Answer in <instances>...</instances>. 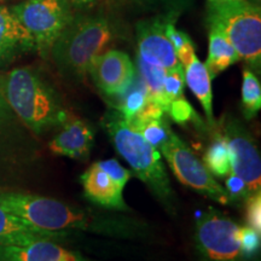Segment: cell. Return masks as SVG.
Instances as JSON below:
<instances>
[{
	"mask_svg": "<svg viewBox=\"0 0 261 261\" xmlns=\"http://www.w3.org/2000/svg\"><path fill=\"white\" fill-rule=\"evenodd\" d=\"M0 207L47 231H86L119 238H137L149 233L148 224L136 218L85 210L31 192L0 188Z\"/></svg>",
	"mask_w": 261,
	"mask_h": 261,
	"instance_id": "obj_1",
	"label": "cell"
},
{
	"mask_svg": "<svg viewBox=\"0 0 261 261\" xmlns=\"http://www.w3.org/2000/svg\"><path fill=\"white\" fill-rule=\"evenodd\" d=\"M0 91L19 121L35 135L63 126L71 117L57 91L34 68L0 75Z\"/></svg>",
	"mask_w": 261,
	"mask_h": 261,
	"instance_id": "obj_2",
	"label": "cell"
},
{
	"mask_svg": "<svg viewBox=\"0 0 261 261\" xmlns=\"http://www.w3.org/2000/svg\"><path fill=\"white\" fill-rule=\"evenodd\" d=\"M103 126L115 150L128 163L133 174L151 190L168 212L175 211L173 192L167 171L159 149L149 144L117 109L109 110L103 117Z\"/></svg>",
	"mask_w": 261,
	"mask_h": 261,
	"instance_id": "obj_3",
	"label": "cell"
},
{
	"mask_svg": "<svg viewBox=\"0 0 261 261\" xmlns=\"http://www.w3.org/2000/svg\"><path fill=\"white\" fill-rule=\"evenodd\" d=\"M112 39V25L103 14H77L55 41L48 56L63 76L80 81Z\"/></svg>",
	"mask_w": 261,
	"mask_h": 261,
	"instance_id": "obj_4",
	"label": "cell"
},
{
	"mask_svg": "<svg viewBox=\"0 0 261 261\" xmlns=\"http://www.w3.org/2000/svg\"><path fill=\"white\" fill-rule=\"evenodd\" d=\"M207 23L210 28H215L223 33L250 70L260 73V5L248 0L208 4Z\"/></svg>",
	"mask_w": 261,
	"mask_h": 261,
	"instance_id": "obj_5",
	"label": "cell"
},
{
	"mask_svg": "<svg viewBox=\"0 0 261 261\" xmlns=\"http://www.w3.org/2000/svg\"><path fill=\"white\" fill-rule=\"evenodd\" d=\"M31 37L34 51L48 57L55 41L73 18L68 0H25L10 9Z\"/></svg>",
	"mask_w": 261,
	"mask_h": 261,
	"instance_id": "obj_6",
	"label": "cell"
},
{
	"mask_svg": "<svg viewBox=\"0 0 261 261\" xmlns=\"http://www.w3.org/2000/svg\"><path fill=\"white\" fill-rule=\"evenodd\" d=\"M238 227L224 213L208 208L196 221V261H253L240 246Z\"/></svg>",
	"mask_w": 261,
	"mask_h": 261,
	"instance_id": "obj_7",
	"label": "cell"
},
{
	"mask_svg": "<svg viewBox=\"0 0 261 261\" xmlns=\"http://www.w3.org/2000/svg\"><path fill=\"white\" fill-rule=\"evenodd\" d=\"M174 175L187 187L201 192L220 204H230L228 195L218 182L204 163L198 160L192 150L174 132L171 133L159 149Z\"/></svg>",
	"mask_w": 261,
	"mask_h": 261,
	"instance_id": "obj_8",
	"label": "cell"
},
{
	"mask_svg": "<svg viewBox=\"0 0 261 261\" xmlns=\"http://www.w3.org/2000/svg\"><path fill=\"white\" fill-rule=\"evenodd\" d=\"M221 135L230 150L231 172L246 184L249 196L261 190V160L255 140L234 119H225Z\"/></svg>",
	"mask_w": 261,
	"mask_h": 261,
	"instance_id": "obj_9",
	"label": "cell"
},
{
	"mask_svg": "<svg viewBox=\"0 0 261 261\" xmlns=\"http://www.w3.org/2000/svg\"><path fill=\"white\" fill-rule=\"evenodd\" d=\"M169 19L173 18L167 15H161L154 18L143 19L137 24L138 58L165 70L174 69L181 65L165 32L166 23Z\"/></svg>",
	"mask_w": 261,
	"mask_h": 261,
	"instance_id": "obj_10",
	"label": "cell"
},
{
	"mask_svg": "<svg viewBox=\"0 0 261 261\" xmlns=\"http://www.w3.org/2000/svg\"><path fill=\"white\" fill-rule=\"evenodd\" d=\"M89 74L102 92L117 96L129 89L136 70L128 55L119 50H108L93 61Z\"/></svg>",
	"mask_w": 261,
	"mask_h": 261,
	"instance_id": "obj_11",
	"label": "cell"
},
{
	"mask_svg": "<svg viewBox=\"0 0 261 261\" xmlns=\"http://www.w3.org/2000/svg\"><path fill=\"white\" fill-rule=\"evenodd\" d=\"M17 119L0 91V177L16 165H21L28 151Z\"/></svg>",
	"mask_w": 261,
	"mask_h": 261,
	"instance_id": "obj_12",
	"label": "cell"
},
{
	"mask_svg": "<svg viewBox=\"0 0 261 261\" xmlns=\"http://www.w3.org/2000/svg\"><path fill=\"white\" fill-rule=\"evenodd\" d=\"M0 261H94L55 241H35L17 246H0Z\"/></svg>",
	"mask_w": 261,
	"mask_h": 261,
	"instance_id": "obj_13",
	"label": "cell"
},
{
	"mask_svg": "<svg viewBox=\"0 0 261 261\" xmlns=\"http://www.w3.org/2000/svg\"><path fill=\"white\" fill-rule=\"evenodd\" d=\"M71 234L68 231H47L33 226L27 221L0 207V246H17L47 240L63 242Z\"/></svg>",
	"mask_w": 261,
	"mask_h": 261,
	"instance_id": "obj_14",
	"label": "cell"
},
{
	"mask_svg": "<svg viewBox=\"0 0 261 261\" xmlns=\"http://www.w3.org/2000/svg\"><path fill=\"white\" fill-rule=\"evenodd\" d=\"M93 129L83 120L70 119L51 140L48 148L54 154L70 159H86L93 146Z\"/></svg>",
	"mask_w": 261,
	"mask_h": 261,
	"instance_id": "obj_15",
	"label": "cell"
},
{
	"mask_svg": "<svg viewBox=\"0 0 261 261\" xmlns=\"http://www.w3.org/2000/svg\"><path fill=\"white\" fill-rule=\"evenodd\" d=\"M84 191L87 198L104 208L116 211H129L125 200L123 190L115 184L97 163L81 175Z\"/></svg>",
	"mask_w": 261,
	"mask_h": 261,
	"instance_id": "obj_16",
	"label": "cell"
},
{
	"mask_svg": "<svg viewBox=\"0 0 261 261\" xmlns=\"http://www.w3.org/2000/svg\"><path fill=\"white\" fill-rule=\"evenodd\" d=\"M29 51H34V45L28 33L11 10L0 5V65L11 63Z\"/></svg>",
	"mask_w": 261,
	"mask_h": 261,
	"instance_id": "obj_17",
	"label": "cell"
},
{
	"mask_svg": "<svg viewBox=\"0 0 261 261\" xmlns=\"http://www.w3.org/2000/svg\"><path fill=\"white\" fill-rule=\"evenodd\" d=\"M185 84L188 85L191 92L200 100L207 116L208 125L211 128H215L213 115V92H212V77L208 73L204 63L195 56L184 67Z\"/></svg>",
	"mask_w": 261,
	"mask_h": 261,
	"instance_id": "obj_18",
	"label": "cell"
},
{
	"mask_svg": "<svg viewBox=\"0 0 261 261\" xmlns=\"http://www.w3.org/2000/svg\"><path fill=\"white\" fill-rule=\"evenodd\" d=\"M240 60L237 51L223 33L215 28H210V48L204 65L212 79Z\"/></svg>",
	"mask_w": 261,
	"mask_h": 261,
	"instance_id": "obj_19",
	"label": "cell"
},
{
	"mask_svg": "<svg viewBox=\"0 0 261 261\" xmlns=\"http://www.w3.org/2000/svg\"><path fill=\"white\" fill-rule=\"evenodd\" d=\"M138 69L149 99L158 103L165 110V113L168 114L171 100L168 99L163 86L166 70L163 68L146 63L140 58H138Z\"/></svg>",
	"mask_w": 261,
	"mask_h": 261,
	"instance_id": "obj_20",
	"label": "cell"
},
{
	"mask_svg": "<svg viewBox=\"0 0 261 261\" xmlns=\"http://www.w3.org/2000/svg\"><path fill=\"white\" fill-rule=\"evenodd\" d=\"M203 163L212 174L219 178H226L228 173L231 172L230 150H228L226 140L224 139L220 132H218L213 143L205 151Z\"/></svg>",
	"mask_w": 261,
	"mask_h": 261,
	"instance_id": "obj_21",
	"label": "cell"
},
{
	"mask_svg": "<svg viewBox=\"0 0 261 261\" xmlns=\"http://www.w3.org/2000/svg\"><path fill=\"white\" fill-rule=\"evenodd\" d=\"M128 123L135 128L137 132L143 136L149 144L154 148L160 149L163 143L166 142L171 136L173 130L165 120L161 119H140V117H133L129 120Z\"/></svg>",
	"mask_w": 261,
	"mask_h": 261,
	"instance_id": "obj_22",
	"label": "cell"
},
{
	"mask_svg": "<svg viewBox=\"0 0 261 261\" xmlns=\"http://www.w3.org/2000/svg\"><path fill=\"white\" fill-rule=\"evenodd\" d=\"M261 108V85L254 71L243 70L242 80V109L247 120L256 116Z\"/></svg>",
	"mask_w": 261,
	"mask_h": 261,
	"instance_id": "obj_23",
	"label": "cell"
},
{
	"mask_svg": "<svg viewBox=\"0 0 261 261\" xmlns=\"http://www.w3.org/2000/svg\"><path fill=\"white\" fill-rule=\"evenodd\" d=\"M165 32L168 40L171 41L173 48H174L178 61L180 62L182 67H185L196 56L194 42L187 33L179 31L175 27V21H173V19H169L166 23Z\"/></svg>",
	"mask_w": 261,
	"mask_h": 261,
	"instance_id": "obj_24",
	"label": "cell"
},
{
	"mask_svg": "<svg viewBox=\"0 0 261 261\" xmlns=\"http://www.w3.org/2000/svg\"><path fill=\"white\" fill-rule=\"evenodd\" d=\"M148 100V94H146L145 87H136L132 91H128L125 97H123L121 104L117 108L120 114L125 117L127 121L136 116V114L144 107Z\"/></svg>",
	"mask_w": 261,
	"mask_h": 261,
	"instance_id": "obj_25",
	"label": "cell"
},
{
	"mask_svg": "<svg viewBox=\"0 0 261 261\" xmlns=\"http://www.w3.org/2000/svg\"><path fill=\"white\" fill-rule=\"evenodd\" d=\"M260 234L250 226L238 227V242L243 253L253 261H259L260 255Z\"/></svg>",
	"mask_w": 261,
	"mask_h": 261,
	"instance_id": "obj_26",
	"label": "cell"
},
{
	"mask_svg": "<svg viewBox=\"0 0 261 261\" xmlns=\"http://www.w3.org/2000/svg\"><path fill=\"white\" fill-rule=\"evenodd\" d=\"M163 86H165V92L167 94L168 99L171 100V103L173 100L181 98L185 87L184 67L180 65V67L174 68V69L166 70Z\"/></svg>",
	"mask_w": 261,
	"mask_h": 261,
	"instance_id": "obj_27",
	"label": "cell"
},
{
	"mask_svg": "<svg viewBox=\"0 0 261 261\" xmlns=\"http://www.w3.org/2000/svg\"><path fill=\"white\" fill-rule=\"evenodd\" d=\"M230 203L240 204L249 197V192L244 184V181L232 172H230L226 177V189Z\"/></svg>",
	"mask_w": 261,
	"mask_h": 261,
	"instance_id": "obj_28",
	"label": "cell"
},
{
	"mask_svg": "<svg viewBox=\"0 0 261 261\" xmlns=\"http://www.w3.org/2000/svg\"><path fill=\"white\" fill-rule=\"evenodd\" d=\"M97 165L99 166V167L102 168L114 181H115L117 187L122 189V190L125 189L127 181L129 180L130 175H132L129 171L123 168L122 166L114 159L107 160V161H99L97 162Z\"/></svg>",
	"mask_w": 261,
	"mask_h": 261,
	"instance_id": "obj_29",
	"label": "cell"
},
{
	"mask_svg": "<svg viewBox=\"0 0 261 261\" xmlns=\"http://www.w3.org/2000/svg\"><path fill=\"white\" fill-rule=\"evenodd\" d=\"M244 203H246L248 226L254 228L257 233H261V195L260 192L249 196Z\"/></svg>",
	"mask_w": 261,
	"mask_h": 261,
	"instance_id": "obj_30",
	"label": "cell"
},
{
	"mask_svg": "<svg viewBox=\"0 0 261 261\" xmlns=\"http://www.w3.org/2000/svg\"><path fill=\"white\" fill-rule=\"evenodd\" d=\"M168 115L178 123L189 122L194 117H197L195 114V110L192 109L191 104L184 97L173 100L171 106H169Z\"/></svg>",
	"mask_w": 261,
	"mask_h": 261,
	"instance_id": "obj_31",
	"label": "cell"
},
{
	"mask_svg": "<svg viewBox=\"0 0 261 261\" xmlns=\"http://www.w3.org/2000/svg\"><path fill=\"white\" fill-rule=\"evenodd\" d=\"M195 0H160L163 8H165V15L177 21V18L182 12L189 10Z\"/></svg>",
	"mask_w": 261,
	"mask_h": 261,
	"instance_id": "obj_32",
	"label": "cell"
},
{
	"mask_svg": "<svg viewBox=\"0 0 261 261\" xmlns=\"http://www.w3.org/2000/svg\"><path fill=\"white\" fill-rule=\"evenodd\" d=\"M68 2L70 3V5L73 6V8H89L93 4L96 0H68Z\"/></svg>",
	"mask_w": 261,
	"mask_h": 261,
	"instance_id": "obj_33",
	"label": "cell"
},
{
	"mask_svg": "<svg viewBox=\"0 0 261 261\" xmlns=\"http://www.w3.org/2000/svg\"><path fill=\"white\" fill-rule=\"evenodd\" d=\"M106 3L110 8L113 9H120L123 5H126V3H128V0H106Z\"/></svg>",
	"mask_w": 261,
	"mask_h": 261,
	"instance_id": "obj_34",
	"label": "cell"
},
{
	"mask_svg": "<svg viewBox=\"0 0 261 261\" xmlns=\"http://www.w3.org/2000/svg\"><path fill=\"white\" fill-rule=\"evenodd\" d=\"M128 2L133 3L137 6H140V8H149V6L154 4L156 0H128Z\"/></svg>",
	"mask_w": 261,
	"mask_h": 261,
	"instance_id": "obj_35",
	"label": "cell"
},
{
	"mask_svg": "<svg viewBox=\"0 0 261 261\" xmlns=\"http://www.w3.org/2000/svg\"><path fill=\"white\" fill-rule=\"evenodd\" d=\"M228 2H234V0H208V4H223Z\"/></svg>",
	"mask_w": 261,
	"mask_h": 261,
	"instance_id": "obj_36",
	"label": "cell"
}]
</instances>
